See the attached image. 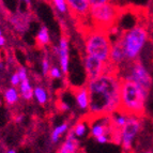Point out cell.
I'll return each mask as SVG.
<instances>
[{"instance_id":"obj_1","label":"cell","mask_w":153,"mask_h":153,"mask_svg":"<svg viewBox=\"0 0 153 153\" xmlns=\"http://www.w3.org/2000/svg\"><path fill=\"white\" fill-rule=\"evenodd\" d=\"M89 111L95 116L111 115L120 108L121 82L115 74L104 73L88 82Z\"/></svg>"},{"instance_id":"obj_2","label":"cell","mask_w":153,"mask_h":153,"mask_svg":"<svg viewBox=\"0 0 153 153\" xmlns=\"http://www.w3.org/2000/svg\"><path fill=\"white\" fill-rule=\"evenodd\" d=\"M148 93L145 92L135 82L123 79L121 82V103L120 107L123 111L131 115L138 116L143 111L145 101Z\"/></svg>"},{"instance_id":"obj_3","label":"cell","mask_w":153,"mask_h":153,"mask_svg":"<svg viewBox=\"0 0 153 153\" xmlns=\"http://www.w3.org/2000/svg\"><path fill=\"white\" fill-rule=\"evenodd\" d=\"M148 39V32L141 26H135L120 36V43L124 51L125 61L134 62L140 54Z\"/></svg>"},{"instance_id":"obj_4","label":"cell","mask_w":153,"mask_h":153,"mask_svg":"<svg viewBox=\"0 0 153 153\" xmlns=\"http://www.w3.org/2000/svg\"><path fill=\"white\" fill-rule=\"evenodd\" d=\"M111 43L104 31H93L86 38V53L88 56L99 59L105 64L109 63Z\"/></svg>"},{"instance_id":"obj_5","label":"cell","mask_w":153,"mask_h":153,"mask_svg":"<svg viewBox=\"0 0 153 153\" xmlns=\"http://www.w3.org/2000/svg\"><path fill=\"white\" fill-rule=\"evenodd\" d=\"M90 16L97 25L110 26L118 16L117 7L106 0H89Z\"/></svg>"},{"instance_id":"obj_6","label":"cell","mask_w":153,"mask_h":153,"mask_svg":"<svg viewBox=\"0 0 153 153\" xmlns=\"http://www.w3.org/2000/svg\"><path fill=\"white\" fill-rule=\"evenodd\" d=\"M123 79L135 82L143 91L149 94L151 85H152V78H151L149 72L145 69V66L140 62H132L125 72V76L123 77Z\"/></svg>"},{"instance_id":"obj_7","label":"cell","mask_w":153,"mask_h":153,"mask_svg":"<svg viewBox=\"0 0 153 153\" xmlns=\"http://www.w3.org/2000/svg\"><path fill=\"white\" fill-rule=\"evenodd\" d=\"M141 123L137 117H128V122L120 132L121 143L124 150H130L134 138L140 130Z\"/></svg>"},{"instance_id":"obj_8","label":"cell","mask_w":153,"mask_h":153,"mask_svg":"<svg viewBox=\"0 0 153 153\" xmlns=\"http://www.w3.org/2000/svg\"><path fill=\"white\" fill-rule=\"evenodd\" d=\"M84 65L86 73H87V77L89 80H93V79L100 77L102 74L105 73V63L102 62L99 59L94 58L92 56H86L84 59Z\"/></svg>"},{"instance_id":"obj_9","label":"cell","mask_w":153,"mask_h":153,"mask_svg":"<svg viewBox=\"0 0 153 153\" xmlns=\"http://www.w3.org/2000/svg\"><path fill=\"white\" fill-rule=\"evenodd\" d=\"M101 120L95 121L91 125V135L94 138L101 136H108V133L111 131V120L109 116H101ZM114 128V126H112Z\"/></svg>"},{"instance_id":"obj_10","label":"cell","mask_w":153,"mask_h":153,"mask_svg":"<svg viewBox=\"0 0 153 153\" xmlns=\"http://www.w3.org/2000/svg\"><path fill=\"white\" fill-rule=\"evenodd\" d=\"M56 51L59 55V62L61 66V72L64 74H68L69 72V42L65 38L60 39L59 42V47L56 48Z\"/></svg>"},{"instance_id":"obj_11","label":"cell","mask_w":153,"mask_h":153,"mask_svg":"<svg viewBox=\"0 0 153 153\" xmlns=\"http://www.w3.org/2000/svg\"><path fill=\"white\" fill-rule=\"evenodd\" d=\"M68 8L72 12L79 16H87L90 14L89 0H68Z\"/></svg>"},{"instance_id":"obj_12","label":"cell","mask_w":153,"mask_h":153,"mask_svg":"<svg viewBox=\"0 0 153 153\" xmlns=\"http://www.w3.org/2000/svg\"><path fill=\"white\" fill-rule=\"evenodd\" d=\"M124 61H125L124 51H123L120 41L118 40L114 44H111L110 53H109V62L110 63H114L115 65H118V64L123 63Z\"/></svg>"},{"instance_id":"obj_13","label":"cell","mask_w":153,"mask_h":153,"mask_svg":"<svg viewBox=\"0 0 153 153\" xmlns=\"http://www.w3.org/2000/svg\"><path fill=\"white\" fill-rule=\"evenodd\" d=\"M77 149H78V140H77V137L75 136L73 131H71L69 133L68 137H66L65 141L63 143V145L61 146L60 150L69 153H75L77 151Z\"/></svg>"},{"instance_id":"obj_14","label":"cell","mask_w":153,"mask_h":153,"mask_svg":"<svg viewBox=\"0 0 153 153\" xmlns=\"http://www.w3.org/2000/svg\"><path fill=\"white\" fill-rule=\"evenodd\" d=\"M76 103L82 110L89 109V94L87 88H79L76 91Z\"/></svg>"},{"instance_id":"obj_15","label":"cell","mask_w":153,"mask_h":153,"mask_svg":"<svg viewBox=\"0 0 153 153\" xmlns=\"http://www.w3.org/2000/svg\"><path fill=\"white\" fill-rule=\"evenodd\" d=\"M11 23L15 27L16 30L21 31V32H23V31H25L26 29L28 28V19L24 15H21V14L13 15L11 17Z\"/></svg>"},{"instance_id":"obj_16","label":"cell","mask_w":153,"mask_h":153,"mask_svg":"<svg viewBox=\"0 0 153 153\" xmlns=\"http://www.w3.org/2000/svg\"><path fill=\"white\" fill-rule=\"evenodd\" d=\"M19 93L26 101H29L33 97V88L31 87L29 79H26L19 84Z\"/></svg>"},{"instance_id":"obj_17","label":"cell","mask_w":153,"mask_h":153,"mask_svg":"<svg viewBox=\"0 0 153 153\" xmlns=\"http://www.w3.org/2000/svg\"><path fill=\"white\" fill-rule=\"evenodd\" d=\"M128 117H126V116L121 114V112H119V114L114 112V114L110 115V120H111L112 126L119 128V130H122L123 126L128 122Z\"/></svg>"},{"instance_id":"obj_18","label":"cell","mask_w":153,"mask_h":153,"mask_svg":"<svg viewBox=\"0 0 153 153\" xmlns=\"http://www.w3.org/2000/svg\"><path fill=\"white\" fill-rule=\"evenodd\" d=\"M4 101L8 105H14L18 102L19 93L14 87H10L4 91Z\"/></svg>"},{"instance_id":"obj_19","label":"cell","mask_w":153,"mask_h":153,"mask_svg":"<svg viewBox=\"0 0 153 153\" xmlns=\"http://www.w3.org/2000/svg\"><path fill=\"white\" fill-rule=\"evenodd\" d=\"M68 128H69L68 123H62V124H59L58 126H56V128L53 130V132H51V141L54 143H58L62 134H64V133L68 131Z\"/></svg>"},{"instance_id":"obj_20","label":"cell","mask_w":153,"mask_h":153,"mask_svg":"<svg viewBox=\"0 0 153 153\" xmlns=\"http://www.w3.org/2000/svg\"><path fill=\"white\" fill-rule=\"evenodd\" d=\"M33 97H36L39 104L44 105L47 101H48V94L44 88L42 87H36L33 89Z\"/></svg>"},{"instance_id":"obj_21","label":"cell","mask_w":153,"mask_h":153,"mask_svg":"<svg viewBox=\"0 0 153 153\" xmlns=\"http://www.w3.org/2000/svg\"><path fill=\"white\" fill-rule=\"evenodd\" d=\"M51 41V38H49V33L48 30L46 27H41V29L39 30L38 36H36V42H38L39 45L41 46H45L49 43Z\"/></svg>"},{"instance_id":"obj_22","label":"cell","mask_w":153,"mask_h":153,"mask_svg":"<svg viewBox=\"0 0 153 153\" xmlns=\"http://www.w3.org/2000/svg\"><path fill=\"white\" fill-rule=\"evenodd\" d=\"M55 8L60 13H66L68 12V3L65 0H54L53 1Z\"/></svg>"},{"instance_id":"obj_23","label":"cell","mask_w":153,"mask_h":153,"mask_svg":"<svg viewBox=\"0 0 153 153\" xmlns=\"http://www.w3.org/2000/svg\"><path fill=\"white\" fill-rule=\"evenodd\" d=\"M73 133L75 134L76 137H82L85 135V133H86V125L84 123H77L75 125L74 130H73Z\"/></svg>"},{"instance_id":"obj_24","label":"cell","mask_w":153,"mask_h":153,"mask_svg":"<svg viewBox=\"0 0 153 153\" xmlns=\"http://www.w3.org/2000/svg\"><path fill=\"white\" fill-rule=\"evenodd\" d=\"M48 76L51 78H61L62 72L57 66H51V70L48 72Z\"/></svg>"},{"instance_id":"obj_25","label":"cell","mask_w":153,"mask_h":153,"mask_svg":"<svg viewBox=\"0 0 153 153\" xmlns=\"http://www.w3.org/2000/svg\"><path fill=\"white\" fill-rule=\"evenodd\" d=\"M49 70H51V64H49L48 59L44 58L43 61H42V72H43V74L48 75Z\"/></svg>"},{"instance_id":"obj_26","label":"cell","mask_w":153,"mask_h":153,"mask_svg":"<svg viewBox=\"0 0 153 153\" xmlns=\"http://www.w3.org/2000/svg\"><path fill=\"white\" fill-rule=\"evenodd\" d=\"M10 82H11V85H12V87L15 88L16 86H19V84H21V79H19V76H18L17 72H15V73L11 76Z\"/></svg>"},{"instance_id":"obj_27","label":"cell","mask_w":153,"mask_h":153,"mask_svg":"<svg viewBox=\"0 0 153 153\" xmlns=\"http://www.w3.org/2000/svg\"><path fill=\"white\" fill-rule=\"evenodd\" d=\"M17 73H18V76H19V79H21V82L26 80V79H28V73H27V70L25 68H21L17 71Z\"/></svg>"},{"instance_id":"obj_28","label":"cell","mask_w":153,"mask_h":153,"mask_svg":"<svg viewBox=\"0 0 153 153\" xmlns=\"http://www.w3.org/2000/svg\"><path fill=\"white\" fill-rule=\"evenodd\" d=\"M97 143H102V145H103V143H107L110 139L108 138V136H101V137L97 138Z\"/></svg>"},{"instance_id":"obj_29","label":"cell","mask_w":153,"mask_h":153,"mask_svg":"<svg viewBox=\"0 0 153 153\" xmlns=\"http://www.w3.org/2000/svg\"><path fill=\"white\" fill-rule=\"evenodd\" d=\"M5 44V38L3 36H0V47Z\"/></svg>"},{"instance_id":"obj_30","label":"cell","mask_w":153,"mask_h":153,"mask_svg":"<svg viewBox=\"0 0 153 153\" xmlns=\"http://www.w3.org/2000/svg\"><path fill=\"white\" fill-rule=\"evenodd\" d=\"M7 153H16V152H15V150H9Z\"/></svg>"},{"instance_id":"obj_31","label":"cell","mask_w":153,"mask_h":153,"mask_svg":"<svg viewBox=\"0 0 153 153\" xmlns=\"http://www.w3.org/2000/svg\"><path fill=\"white\" fill-rule=\"evenodd\" d=\"M58 153H69V152H65V151H62V150H59Z\"/></svg>"},{"instance_id":"obj_32","label":"cell","mask_w":153,"mask_h":153,"mask_svg":"<svg viewBox=\"0 0 153 153\" xmlns=\"http://www.w3.org/2000/svg\"><path fill=\"white\" fill-rule=\"evenodd\" d=\"M0 36H2V30L0 29Z\"/></svg>"},{"instance_id":"obj_33","label":"cell","mask_w":153,"mask_h":153,"mask_svg":"<svg viewBox=\"0 0 153 153\" xmlns=\"http://www.w3.org/2000/svg\"><path fill=\"white\" fill-rule=\"evenodd\" d=\"M0 104H1V97H0Z\"/></svg>"},{"instance_id":"obj_34","label":"cell","mask_w":153,"mask_h":153,"mask_svg":"<svg viewBox=\"0 0 153 153\" xmlns=\"http://www.w3.org/2000/svg\"><path fill=\"white\" fill-rule=\"evenodd\" d=\"M147 153H151V152H147Z\"/></svg>"}]
</instances>
